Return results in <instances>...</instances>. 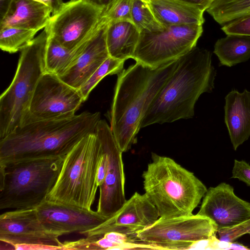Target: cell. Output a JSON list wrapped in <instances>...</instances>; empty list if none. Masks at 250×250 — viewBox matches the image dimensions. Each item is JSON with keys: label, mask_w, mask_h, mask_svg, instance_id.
<instances>
[{"label": "cell", "mask_w": 250, "mask_h": 250, "mask_svg": "<svg viewBox=\"0 0 250 250\" xmlns=\"http://www.w3.org/2000/svg\"><path fill=\"white\" fill-rule=\"evenodd\" d=\"M87 41L74 49H68L50 37L46 45L44 63L45 72L62 75L83 52Z\"/></svg>", "instance_id": "cell-23"}, {"label": "cell", "mask_w": 250, "mask_h": 250, "mask_svg": "<svg viewBox=\"0 0 250 250\" xmlns=\"http://www.w3.org/2000/svg\"><path fill=\"white\" fill-rule=\"evenodd\" d=\"M197 214L210 219L219 230L250 218V203L238 197L232 186L222 182L207 189Z\"/></svg>", "instance_id": "cell-16"}, {"label": "cell", "mask_w": 250, "mask_h": 250, "mask_svg": "<svg viewBox=\"0 0 250 250\" xmlns=\"http://www.w3.org/2000/svg\"><path fill=\"white\" fill-rule=\"evenodd\" d=\"M102 153V144L95 132L84 137L64 157L46 199L92 209L99 188L97 172Z\"/></svg>", "instance_id": "cell-6"}, {"label": "cell", "mask_w": 250, "mask_h": 250, "mask_svg": "<svg viewBox=\"0 0 250 250\" xmlns=\"http://www.w3.org/2000/svg\"><path fill=\"white\" fill-rule=\"evenodd\" d=\"M62 157L0 164V209L37 207L46 199L61 171Z\"/></svg>", "instance_id": "cell-5"}, {"label": "cell", "mask_w": 250, "mask_h": 250, "mask_svg": "<svg viewBox=\"0 0 250 250\" xmlns=\"http://www.w3.org/2000/svg\"><path fill=\"white\" fill-rule=\"evenodd\" d=\"M100 112L23 122L0 140V164L39 158L64 157L84 137L95 132Z\"/></svg>", "instance_id": "cell-1"}, {"label": "cell", "mask_w": 250, "mask_h": 250, "mask_svg": "<svg viewBox=\"0 0 250 250\" xmlns=\"http://www.w3.org/2000/svg\"><path fill=\"white\" fill-rule=\"evenodd\" d=\"M221 29L227 35L244 34L250 35V14L223 25Z\"/></svg>", "instance_id": "cell-30"}, {"label": "cell", "mask_w": 250, "mask_h": 250, "mask_svg": "<svg viewBox=\"0 0 250 250\" xmlns=\"http://www.w3.org/2000/svg\"><path fill=\"white\" fill-rule=\"evenodd\" d=\"M231 178L237 179L250 186V165L244 160L235 159Z\"/></svg>", "instance_id": "cell-31"}, {"label": "cell", "mask_w": 250, "mask_h": 250, "mask_svg": "<svg viewBox=\"0 0 250 250\" xmlns=\"http://www.w3.org/2000/svg\"><path fill=\"white\" fill-rule=\"evenodd\" d=\"M49 37L45 27L21 51L13 81L0 97V140L13 132L28 115L37 83L45 72L44 58Z\"/></svg>", "instance_id": "cell-7"}, {"label": "cell", "mask_w": 250, "mask_h": 250, "mask_svg": "<svg viewBox=\"0 0 250 250\" xmlns=\"http://www.w3.org/2000/svg\"><path fill=\"white\" fill-rule=\"evenodd\" d=\"M16 250H63L62 247L41 244H19L14 246Z\"/></svg>", "instance_id": "cell-32"}, {"label": "cell", "mask_w": 250, "mask_h": 250, "mask_svg": "<svg viewBox=\"0 0 250 250\" xmlns=\"http://www.w3.org/2000/svg\"><path fill=\"white\" fill-rule=\"evenodd\" d=\"M225 123L233 149L250 137V91L231 90L225 97Z\"/></svg>", "instance_id": "cell-18"}, {"label": "cell", "mask_w": 250, "mask_h": 250, "mask_svg": "<svg viewBox=\"0 0 250 250\" xmlns=\"http://www.w3.org/2000/svg\"><path fill=\"white\" fill-rule=\"evenodd\" d=\"M202 25H172L160 31L143 30L132 59L152 68L177 60L196 46Z\"/></svg>", "instance_id": "cell-8"}, {"label": "cell", "mask_w": 250, "mask_h": 250, "mask_svg": "<svg viewBox=\"0 0 250 250\" xmlns=\"http://www.w3.org/2000/svg\"><path fill=\"white\" fill-rule=\"evenodd\" d=\"M249 234L250 235V233Z\"/></svg>", "instance_id": "cell-38"}, {"label": "cell", "mask_w": 250, "mask_h": 250, "mask_svg": "<svg viewBox=\"0 0 250 250\" xmlns=\"http://www.w3.org/2000/svg\"><path fill=\"white\" fill-rule=\"evenodd\" d=\"M140 32L133 22L122 21L109 23L106 42L110 57L125 61L133 57Z\"/></svg>", "instance_id": "cell-21"}, {"label": "cell", "mask_w": 250, "mask_h": 250, "mask_svg": "<svg viewBox=\"0 0 250 250\" xmlns=\"http://www.w3.org/2000/svg\"><path fill=\"white\" fill-rule=\"evenodd\" d=\"M213 53L220 66L231 67L246 62L250 59V35L228 34L216 41Z\"/></svg>", "instance_id": "cell-22"}, {"label": "cell", "mask_w": 250, "mask_h": 250, "mask_svg": "<svg viewBox=\"0 0 250 250\" xmlns=\"http://www.w3.org/2000/svg\"><path fill=\"white\" fill-rule=\"evenodd\" d=\"M106 168L107 158L106 154L103 148V153L99 163L97 172V182L99 187L102 185L104 180Z\"/></svg>", "instance_id": "cell-33"}, {"label": "cell", "mask_w": 250, "mask_h": 250, "mask_svg": "<svg viewBox=\"0 0 250 250\" xmlns=\"http://www.w3.org/2000/svg\"><path fill=\"white\" fill-rule=\"evenodd\" d=\"M95 133L101 141L107 158L105 176L99 187V197L96 211L108 218L117 212L126 201L125 193L123 152L105 120L99 121Z\"/></svg>", "instance_id": "cell-12"}, {"label": "cell", "mask_w": 250, "mask_h": 250, "mask_svg": "<svg viewBox=\"0 0 250 250\" xmlns=\"http://www.w3.org/2000/svg\"><path fill=\"white\" fill-rule=\"evenodd\" d=\"M36 208L44 227L60 236L75 232L83 235L108 218L97 211L47 199Z\"/></svg>", "instance_id": "cell-15"}, {"label": "cell", "mask_w": 250, "mask_h": 250, "mask_svg": "<svg viewBox=\"0 0 250 250\" xmlns=\"http://www.w3.org/2000/svg\"><path fill=\"white\" fill-rule=\"evenodd\" d=\"M250 233V218L232 227L218 230V238L222 241L233 242L240 237Z\"/></svg>", "instance_id": "cell-29"}, {"label": "cell", "mask_w": 250, "mask_h": 250, "mask_svg": "<svg viewBox=\"0 0 250 250\" xmlns=\"http://www.w3.org/2000/svg\"><path fill=\"white\" fill-rule=\"evenodd\" d=\"M51 9L34 0H11L1 15L0 28L12 27L39 31L47 25Z\"/></svg>", "instance_id": "cell-19"}, {"label": "cell", "mask_w": 250, "mask_h": 250, "mask_svg": "<svg viewBox=\"0 0 250 250\" xmlns=\"http://www.w3.org/2000/svg\"><path fill=\"white\" fill-rule=\"evenodd\" d=\"M157 20L164 26L203 25L205 11L196 5L180 0L147 1Z\"/></svg>", "instance_id": "cell-20"}, {"label": "cell", "mask_w": 250, "mask_h": 250, "mask_svg": "<svg viewBox=\"0 0 250 250\" xmlns=\"http://www.w3.org/2000/svg\"><path fill=\"white\" fill-rule=\"evenodd\" d=\"M130 12L132 22L140 32L160 31L165 28L156 18L145 0H132Z\"/></svg>", "instance_id": "cell-26"}, {"label": "cell", "mask_w": 250, "mask_h": 250, "mask_svg": "<svg viewBox=\"0 0 250 250\" xmlns=\"http://www.w3.org/2000/svg\"><path fill=\"white\" fill-rule=\"evenodd\" d=\"M37 32L12 27L0 28V48L9 53L21 51L35 38Z\"/></svg>", "instance_id": "cell-25"}, {"label": "cell", "mask_w": 250, "mask_h": 250, "mask_svg": "<svg viewBox=\"0 0 250 250\" xmlns=\"http://www.w3.org/2000/svg\"><path fill=\"white\" fill-rule=\"evenodd\" d=\"M221 25L250 14V0H213L206 10Z\"/></svg>", "instance_id": "cell-24"}, {"label": "cell", "mask_w": 250, "mask_h": 250, "mask_svg": "<svg viewBox=\"0 0 250 250\" xmlns=\"http://www.w3.org/2000/svg\"><path fill=\"white\" fill-rule=\"evenodd\" d=\"M199 6L205 11L209 7L213 0H180Z\"/></svg>", "instance_id": "cell-35"}, {"label": "cell", "mask_w": 250, "mask_h": 250, "mask_svg": "<svg viewBox=\"0 0 250 250\" xmlns=\"http://www.w3.org/2000/svg\"><path fill=\"white\" fill-rule=\"evenodd\" d=\"M211 57L208 50L195 46L178 59L176 69L146 111L141 128L194 116L200 96L214 88L216 71Z\"/></svg>", "instance_id": "cell-3"}, {"label": "cell", "mask_w": 250, "mask_h": 250, "mask_svg": "<svg viewBox=\"0 0 250 250\" xmlns=\"http://www.w3.org/2000/svg\"><path fill=\"white\" fill-rule=\"evenodd\" d=\"M145 0L146 1H153V0Z\"/></svg>", "instance_id": "cell-37"}, {"label": "cell", "mask_w": 250, "mask_h": 250, "mask_svg": "<svg viewBox=\"0 0 250 250\" xmlns=\"http://www.w3.org/2000/svg\"><path fill=\"white\" fill-rule=\"evenodd\" d=\"M131 0H112L104 7L101 18L109 23L122 21L132 22Z\"/></svg>", "instance_id": "cell-28"}, {"label": "cell", "mask_w": 250, "mask_h": 250, "mask_svg": "<svg viewBox=\"0 0 250 250\" xmlns=\"http://www.w3.org/2000/svg\"><path fill=\"white\" fill-rule=\"evenodd\" d=\"M178 60L156 68L136 62L118 74L109 114L110 127L123 152L136 142L143 119L176 69Z\"/></svg>", "instance_id": "cell-2"}, {"label": "cell", "mask_w": 250, "mask_h": 250, "mask_svg": "<svg viewBox=\"0 0 250 250\" xmlns=\"http://www.w3.org/2000/svg\"><path fill=\"white\" fill-rule=\"evenodd\" d=\"M160 217L155 206L145 193L135 192L114 214L83 235L92 242L109 232L137 238L136 233L152 225Z\"/></svg>", "instance_id": "cell-13"}, {"label": "cell", "mask_w": 250, "mask_h": 250, "mask_svg": "<svg viewBox=\"0 0 250 250\" xmlns=\"http://www.w3.org/2000/svg\"><path fill=\"white\" fill-rule=\"evenodd\" d=\"M104 7L88 0H70L51 15L45 28L50 37L74 49L94 34Z\"/></svg>", "instance_id": "cell-10"}, {"label": "cell", "mask_w": 250, "mask_h": 250, "mask_svg": "<svg viewBox=\"0 0 250 250\" xmlns=\"http://www.w3.org/2000/svg\"><path fill=\"white\" fill-rule=\"evenodd\" d=\"M109 23L101 18L97 29L83 52L73 64L58 76L62 81L79 89L109 57L106 42Z\"/></svg>", "instance_id": "cell-17"}, {"label": "cell", "mask_w": 250, "mask_h": 250, "mask_svg": "<svg viewBox=\"0 0 250 250\" xmlns=\"http://www.w3.org/2000/svg\"><path fill=\"white\" fill-rule=\"evenodd\" d=\"M142 177L145 193L160 217L192 214L208 189L193 173L173 159L154 153Z\"/></svg>", "instance_id": "cell-4"}, {"label": "cell", "mask_w": 250, "mask_h": 250, "mask_svg": "<svg viewBox=\"0 0 250 250\" xmlns=\"http://www.w3.org/2000/svg\"><path fill=\"white\" fill-rule=\"evenodd\" d=\"M59 237L44 227L36 208L14 209L0 215V241L13 247L19 244H41L64 250Z\"/></svg>", "instance_id": "cell-14"}, {"label": "cell", "mask_w": 250, "mask_h": 250, "mask_svg": "<svg viewBox=\"0 0 250 250\" xmlns=\"http://www.w3.org/2000/svg\"><path fill=\"white\" fill-rule=\"evenodd\" d=\"M43 3L52 10V15L56 13L61 8L64 2L62 0H34Z\"/></svg>", "instance_id": "cell-34"}, {"label": "cell", "mask_w": 250, "mask_h": 250, "mask_svg": "<svg viewBox=\"0 0 250 250\" xmlns=\"http://www.w3.org/2000/svg\"><path fill=\"white\" fill-rule=\"evenodd\" d=\"M96 4L105 7L112 0H88Z\"/></svg>", "instance_id": "cell-36"}, {"label": "cell", "mask_w": 250, "mask_h": 250, "mask_svg": "<svg viewBox=\"0 0 250 250\" xmlns=\"http://www.w3.org/2000/svg\"><path fill=\"white\" fill-rule=\"evenodd\" d=\"M218 227L210 219L196 214L172 218L159 217L136 233L140 241L159 250H188L194 242L216 236Z\"/></svg>", "instance_id": "cell-9"}, {"label": "cell", "mask_w": 250, "mask_h": 250, "mask_svg": "<svg viewBox=\"0 0 250 250\" xmlns=\"http://www.w3.org/2000/svg\"><path fill=\"white\" fill-rule=\"evenodd\" d=\"M83 102L78 89L66 83L58 76L45 72L37 83L28 115L23 122L71 117Z\"/></svg>", "instance_id": "cell-11"}, {"label": "cell", "mask_w": 250, "mask_h": 250, "mask_svg": "<svg viewBox=\"0 0 250 250\" xmlns=\"http://www.w3.org/2000/svg\"><path fill=\"white\" fill-rule=\"evenodd\" d=\"M125 62L109 56L78 89L83 101L87 100L91 91L104 77L120 73L123 70Z\"/></svg>", "instance_id": "cell-27"}]
</instances>
